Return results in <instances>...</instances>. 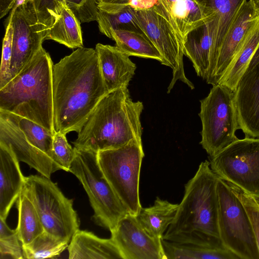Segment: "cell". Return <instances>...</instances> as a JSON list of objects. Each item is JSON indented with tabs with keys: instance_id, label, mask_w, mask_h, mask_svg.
Masks as SVG:
<instances>
[{
	"instance_id": "obj_1",
	"label": "cell",
	"mask_w": 259,
	"mask_h": 259,
	"mask_svg": "<svg viewBox=\"0 0 259 259\" xmlns=\"http://www.w3.org/2000/svg\"><path fill=\"white\" fill-rule=\"evenodd\" d=\"M55 132H77L108 92L96 51L79 48L54 64L52 71Z\"/></svg>"
},
{
	"instance_id": "obj_2",
	"label": "cell",
	"mask_w": 259,
	"mask_h": 259,
	"mask_svg": "<svg viewBox=\"0 0 259 259\" xmlns=\"http://www.w3.org/2000/svg\"><path fill=\"white\" fill-rule=\"evenodd\" d=\"M218 179L209 161L200 164L194 177L185 184L175 217L162 239L206 247L227 248L219 231Z\"/></svg>"
},
{
	"instance_id": "obj_3",
	"label": "cell",
	"mask_w": 259,
	"mask_h": 259,
	"mask_svg": "<svg viewBox=\"0 0 259 259\" xmlns=\"http://www.w3.org/2000/svg\"><path fill=\"white\" fill-rule=\"evenodd\" d=\"M143 108L142 102L132 100L127 87L108 92L77 132L74 147L98 152L141 140Z\"/></svg>"
},
{
	"instance_id": "obj_4",
	"label": "cell",
	"mask_w": 259,
	"mask_h": 259,
	"mask_svg": "<svg viewBox=\"0 0 259 259\" xmlns=\"http://www.w3.org/2000/svg\"><path fill=\"white\" fill-rule=\"evenodd\" d=\"M53 63L42 47L23 69L0 89V111L30 119L54 135Z\"/></svg>"
},
{
	"instance_id": "obj_5",
	"label": "cell",
	"mask_w": 259,
	"mask_h": 259,
	"mask_svg": "<svg viewBox=\"0 0 259 259\" xmlns=\"http://www.w3.org/2000/svg\"><path fill=\"white\" fill-rule=\"evenodd\" d=\"M69 172L82 184L94 210L93 221L110 231L128 213L104 176L98 152L77 148Z\"/></svg>"
},
{
	"instance_id": "obj_6",
	"label": "cell",
	"mask_w": 259,
	"mask_h": 259,
	"mask_svg": "<svg viewBox=\"0 0 259 259\" xmlns=\"http://www.w3.org/2000/svg\"><path fill=\"white\" fill-rule=\"evenodd\" d=\"M144 157L142 140L136 139L119 148L98 152L104 176L127 212L135 216L142 208L139 183Z\"/></svg>"
},
{
	"instance_id": "obj_7",
	"label": "cell",
	"mask_w": 259,
	"mask_h": 259,
	"mask_svg": "<svg viewBox=\"0 0 259 259\" xmlns=\"http://www.w3.org/2000/svg\"><path fill=\"white\" fill-rule=\"evenodd\" d=\"M23 189L33 204L45 231L70 241L79 227L73 200L67 198L56 183L42 175L25 177Z\"/></svg>"
},
{
	"instance_id": "obj_8",
	"label": "cell",
	"mask_w": 259,
	"mask_h": 259,
	"mask_svg": "<svg viewBox=\"0 0 259 259\" xmlns=\"http://www.w3.org/2000/svg\"><path fill=\"white\" fill-rule=\"evenodd\" d=\"M200 102V144L211 158L238 139L235 133L239 127L234 93L218 84Z\"/></svg>"
},
{
	"instance_id": "obj_9",
	"label": "cell",
	"mask_w": 259,
	"mask_h": 259,
	"mask_svg": "<svg viewBox=\"0 0 259 259\" xmlns=\"http://www.w3.org/2000/svg\"><path fill=\"white\" fill-rule=\"evenodd\" d=\"M217 190L218 227L223 243L239 259H259L252 225L242 202L229 184L219 177Z\"/></svg>"
},
{
	"instance_id": "obj_10",
	"label": "cell",
	"mask_w": 259,
	"mask_h": 259,
	"mask_svg": "<svg viewBox=\"0 0 259 259\" xmlns=\"http://www.w3.org/2000/svg\"><path fill=\"white\" fill-rule=\"evenodd\" d=\"M220 178L251 196H259V138L237 139L210 158Z\"/></svg>"
},
{
	"instance_id": "obj_11",
	"label": "cell",
	"mask_w": 259,
	"mask_h": 259,
	"mask_svg": "<svg viewBox=\"0 0 259 259\" xmlns=\"http://www.w3.org/2000/svg\"><path fill=\"white\" fill-rule=\"evenodd\" d=\"M143 32L161 54L163 65L170 67L172 77L167 88L169 93L178 80L193 89V84L186 77L183 65V43L163 13L159 4L154 7L136 11Z\"/></svg>"
},
{
	"instance_id": "obj_12",
	"label": "cell",
	"mask_w": 259,
	"mask_h": 259,
	"mask_svg": "<svg viewBox=\"0 0 259 259\" xmlns=\"http://www.w3.org/2000/svg\"><path fill=\"white\" fill-rule=\"evenodd\" d=\"M8 22L13 27L11 80L19 74L42 47L47 34L38 22L31 0H24L12 9Z\"/></svg>"
},
{
	"instance_id": "obj_13",
	"label": "cell",
	"mask_w": 259,
	"mask_h": 259,
	"mask_svg": "<svg viewBox=\"0 0 259 259\" xmlns=\"http://www.w3.org/2000/svg\"><path fill=\"white\" fill-rule=\"evenodd\" d=\"M233 93L239 129L259 138V46Z\"/></svg>"
},
{
	"instance_id": "obj_14",
	"label": "cell",
	"mask_w": 259,
	"mask_h": 259,
	"mask_svg": "<svg viewBox=\"0 0 259 259\" xmlns=\"http://www.w3.org/2000/svg\"><path fill=\"white\" fill-rule=\"evenodd\" d=\"M110 232L122 259H166L162 239L150 235L136 216L127 213Z\"/></svg>"
},
{
	"instance_id": "obj_15",
	"label": "cell",
	"mask_w": 259,
	"mask_h": 259,
	"mask_svg": "<svg viewBox=\"0 0 259 259\" xmlns=\"http://www.w3.org/2000/svg\"><path fill=\"white\" fill-rule=\"evenodd\" d=\"M258 18L250 2L246 1L238 11L222 42L213 72L207 83L218 84L239 51L247 31Z\"/></svg>"
},
{
	"instance_id": "obj_16",
	"label": "cell",
	"mask_w": 259,
	"mask_h": 259,
	"mask_svg": "<svg viewBox=\"0 0 259 259\" xmlns=\"http://www.w3.org/2000/svg\"><path fill=\"white\" fill-rule=\"evenodd\" d=\"M0 143L9 147L19 162L26 163L47 178L50 179L53 173L63 170L58 163L30 144L16 125L1 115Z\"/></svg>"
},
{
	"instance_id": "obj_17",
	"label": "cell",
	"mask_w": 259,
	"mask_h": 259,
	"mask_svg": "<svg viewBox=\"0 0 259 259\" xmlns=\"http://www.w3.org/2000/svg\"><path fill=\"white\" fill-rule=\"evenodd\" d=\"M98 55L101 74L108 92L127 87L135 73L136 65L129 56L116 46L98 43Z\"/></svg>"
},
{
	"instance_id": "obj_18",
	"label": "cell",
	"mask_w": 259,
	"mask_h": 259,
	"mask_svg": "<svg viewBox=\"0 0 259 259\" xmlns=\"http://www.w3.org/2000/svg\"><path fill=\"white\" fill-rule=\"evenodd\" d=\"M218 22L214 15L190 32L183 43L184 54L192 62L198 76L206 80L214 45Z\"/></svg>"
},
{
	"instance_id": "obj_19",
	"label": "cell",
	"mask_w": 259,
	"mask_h": 259,
	"mask_svg": "<svg viewBox=\"0 0 259 259\" xmlns=\"http://www.w3.org/2000/svg\"><path fill=\"white\" fill-rule=\"evenodd\" d=\"M25 180L14 153L7 145L0 143V218L6 220Z\"/></svg>"
},
{
	"instance_id": "obj_20",
	"label": "cell",
	"mask_w": 259,
	"mask_h": 259,
	"mask_svg": "<svg viewBox=\"0 0 259 259\" xmlns=\"http://www.w3.org/2000/svg\"><path fill=\"white\" fill-rule=\"evenodd\" d=\"M159 4L183 43L190 32L213 16L196 0H178L170 3Z\"/></svg>"
},
{
	"instance_id": "obj_21",
	"label": "cell",
	"mask_w": 259,
	"mask_h": 259,
	"mask_svg": "<svg viewBox=\"0 0 259 259\" xmlns=\"http://www.w3.org/2000/svg\"><path fill=\"white\" fill-rule=\"evenodd\" d=\"M67 248L70 259H122L111 238H101L79 229L74 234Z\"/></svg>"
},
{
	"instance_id": "obj_22",
	"label": "cell",
	"mask_w": 259,
	"mask_h": 259,
	"mask_svg": "<svg viewBox=\"0 0 259 259\" xmlns=\"http://www.w3.org/2000/svg\"><path fill=\"white\" fill-rule=\"evenodd\" d=\"M97 22L101 33L111 38V31L124 29L143 32L136 11L126 4L100 2Z\"/></svg>"
},
{
	"instance_id": "obj_23",
	"label": "cell",
	"mask_w": 259,
	"mask_h": 259,
	"mask_svg": "<svg viewBox=\"0 0 259 259\" xmlns=\"http://www.w3.org/2000/svg\"><path fill=\"white\" fill-rule=\"evenodd\" d=\"M218 21L217 35L210 58L208 76L211 77L222 42L240 8L247 0H196Z\"/></svg>"
},
{
	"instance_id": "obj_24",
	"label": "cell",
	"mask_w": 259,
	"mask_h": 259,
	"mask_svg": "<svg viewBox=\"0 0 259 259\" xmlns=\"http://www.w3.org/2000/svg\"><path fill=\"white\" fill-rule=\"evenodd\" d=\"M258 46L259 18L247 31L239 51L218 84L234 92Z\"/></svg>"
},
{
	"instance_id": "obj_25",
	"label": "cell",
	"mask_w": 259,
	"mask_h": 259,
	"mask_svg": "<svg viewBox=\"0 0 259 259\" xmlns=\"http://www.w3.org/2000/svg\"><path fill=\"white\" fill-rule=\"evenodd\" d=\"M178 205L157 197L152 206L142 207L136 218L150 235L161 239L175 217Z\"/></svg>"
},
{
	"instance_id": "obj_26",
	"label": "cell",
	"mask_w": 259,
	"mask_h": 259,
	"mask_svg": "<svg viewBox=\"0 0 259 259\" xmlns=\"http://www.w3.org/2000/svg\"><path fill=\"white\" fill-rule=\"evenodd\" d=\"M47 39H52L70 49L83 47L80 22L64 3L61 5L53 25L48 31Z\"/></svg>"
},
{
	"instance_id": "obj_27",
	"label": "cell",
	"mask_w": 259,
	"mask_h": 259,
	"mask_svg": "<svg viewBox=\"0 0 259 259\" xmlns=\"http://www.w3.org/2000/svg\"><path fill=\"white\" fill-rule=\"evenodd\" d=\"M111 39L116 46L129 56L156 60L163 65L162 57L148 37L143 33L116 29L111 31Z\"/></svg>"
},
{
	"instance_id": "obj_28",
	"label": "cell",
	"mask_w": 259,
	"mask_h": 259,
	"mask_svg": "<svg viewBox=\"0 0 259 259\" xmlns=\"http://www.w3.org/2000/svg\"><path fill=\"white\" fill-rule=\"evenodd\" d=\"M166 259H239L228 248H215L161 239Z\"/></svg>"
},
{
	"instance_id": "obj_29",
	"label": "cell",
	"mask_w": 259,
	"mask_h": 259,
	"mask_svg": "<svg viewBox=\"0 0 259 259\" xmlns=\"http://www.w3.org/2000/svg\"><path fill=\"white\" fill-rule=\"evenodd\" d=\"M0 115L16 125L30 144L60 164L53 150L54 135L40 124L21 116L2 111Z\"/></svg>"
},
{
	"instance_id": "obj_30",
	"label": "cell",
	"mask_w": 259,
	"mask_h": 259,
	"mask_svg": "<svg viewBox=\"0 0 259 259\" xmlns=\"http://www.w3.org/2000/svg\"><path fill=\"white\" fill-rule=\"evenodd\" d=\"M18 222L16 229L22 244H27L41 234L44 229L38 213L22 189L17 200Z\"/></svg>"
},
{
	"instance_id": "obj_31",
	"label": "cell",
	"mask_w": 259,
	"mask_h": 259,
	"mask_svg": "<svg viewBox=\"0 0 259 259\" xmlns=\"http://www.w3.org/2000/svg\"><path fill=\"white\" fill-rule=\"evenodd\" d=\"M70 241L45 231L27 244H22L24 258H54L68 248Z\"/></svg>"
},
{
	"instance_id": "obj_32",
	"label": "cell",
	"mask_w": 259,
	"mask_h": 259,
	"mask_svg": "<svg viewBox=\"0 0 259 259\" xmlns=\"http://www.w3.org/2000/svg\"><path fill=\"white\" fill-rule=\"evenodd\" d=\"M24 259L22 244L15 230L0 218V258Z\"/></svg>"
},
{
	"instance_id": "obj_33",
	"label": "cell",
	"mask_w": 259,
	"mask_h": 259,
	"mask_svg": "<svg viewBox=\"0 0 259 259\" xmlns=\"http://www.w3.org/2000/svg\"><path fill=\"white\" fill-rule=\"evenodd\" d=\"M64 0H31L38 22L47 30L53 25Z\"/></svg>"
},
{
	"instance_id": "obj_34",
	"label": "cell",
	"mask_w": 259,
	"mask_h": 259,
	"mask_svg": "<svg viewBox=\"0 0 259 259\" xmlns=\"http://www.w3.org/2000/svg\"><path fill=\"white\" fill-rule=\"evenodd\" d=\"M13 32L12 24L8 22L3 41L0 67V89L11 80L10 66L12 56Z\"/></svg>"
},
{
	"instance_id": "obj_35",
	"label": "cell",
	"mask_w": 259,
	"mask_h": 259,
	"mask_svg": "<svg viewBox=\"0 0 259 259\" xmlns=\"http://www.w3.org/2000/svg\"><path fill=\"white\" fill-rule=\"evenodd\" d=\"M64 2L80 22L97 21L99 12L98 0H64Z\"/></svg>"
},
{
	"instance_id": "obj_36",
	"label": "cell",
	"mask_w": 259,
	"mask_h": 259,
	"mask_svg": "<svg viewBox=\"0 0 259 259\" xmlns=\"http://www.w3.org/2000/svg\"><path fill=\"white\" fill-rule=\"evenodd\" d=\"M53 150L63 170L69 171L74 158L75 150L68 143L66 134L60 132L55 133L53 137Z\"/></svg>"
},
{
	"instance_id": "obj_37",
	"label": "cell",
	"mask_w": 259,
	"mask_h": 259,
	"mask_svg": "<svg viewBox=\"0 0 259 259\" xmlns=\"http://www.w3.org/2000/svg\"><path fill=\"white\" fill-rule=\"evenodd\" d=\"M227 183L240 199L245 208L252 225L259 250V207L250 195L239 187L228 182Z\"/></svg>"
},
{
	"instance_id": "obj_38",
	"label": "cell",
	"mask_w": 259,
	"mask_h": 259,
	"mask_svg": "<svg viewBox=\"0 0 259 259\" xmlns=\"http://www.w3.org/2000/svg\"><path fill=\"white\" fill-rule=\"evenodd\" d=\"M159 4V0H129L126 4L136 11L147 10Z\"/></svg>"
},
{
	"instance_id": "obj_39",
	"label": "cell",
	"mask_w": 259,
	"mask_h": 259,
	"mask_svg": "<svg viewBox=\"0 0 259 259\" xmlns=\"http://www.w3.org/2000/svg\"><path fill=\"white\" fill-rule=\"evenodd\" d=\"M18 0H0V18L5 16L13 8Z\"/></svg>"
},
{
	"instance_id": "obj_40",
	"label": "cell",
	"mask_w": 259,
	"mask_h": 259,
	"mask_svg": "<svg viewBox=\"0 0 259 259\" xmlns=\"http://www.w3.org/2000/svg\"><path fill=\"white\" fill-rule=\"evenodd\" d=\"M128 1L129 0H101L100 2L107 4H126Z\"/></svg>"
},
{
	"instance_id": "obj_41",
	"label": "cell",
	"mask_w": 259,
	"mask_h": 259,
	"mask_svg": "<svg viewBox=\"0 0 259 259\" xmlns=\"http://www.w3.org/2000/svg\"><path fill=\"white\" fill-rule=\"evenodd\" d=\"M254 10H255V12L256 14V15L259 16V0H249Z\"/></svg>"
},
{
	"instance_id": "obj_42",
	"label": "cell",
	"mask_w": 259,
	"mask_h": 259,
	"mask_svg": "<svg viewBox=\"0 0 259 259\" xmlns=\"http://www.w3.org/2000/svg\"><path fill=\"white\" fill-rule=\"evenodd\" d=\"M256 205L259 207V196H251Z\"/></svg>"
},
{
	"instance_id": "obj_43",
	"label": "cell",
	"mask_w": 259,
	"mask_h": 259,
	"mask_svg": "<svg viewBox=\"0 0 259 259\" xmlns=\"http://www.w3.org/2000/svg\"><path fill=\"white\" fill-rule=\"evenodd\" d=\"M98 1H99V2H100L101 0H98Z\"/></svg>"
}]
</instances>
